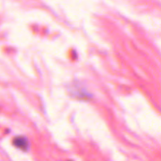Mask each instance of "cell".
Wrapping results in <instances>:
<instances>
[{
	"label": "cell",
	"instance_id": "obj_1",
	"mask_svg": "<svg viewBox=\"0 0 161 161\" xmlns=\"http://www.w3.org/2000/svg\"><path fill=\"white\" fill-rule=\"evenodd\" d=\"M13 143L17 149H20L23 151L27 150L29 147V143H28V139L23 136L15 137L13 140Z\"/></svg>",
	"mask_w": 161,
	"mask_h": 161
}]
</instances>
